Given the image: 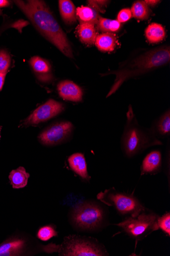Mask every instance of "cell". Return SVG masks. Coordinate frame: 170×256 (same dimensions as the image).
<instances>
[{
  "label": "cell",
  "instance_id": "cell-1",
  "mask_svg": "<svg viewBox=\"0 0 170 256\" xmlns=\"http://www.w3.org/2000/svg\"><path fill=\"white\" fill-rule=\"evenodd\" d=\"M14 2L45 38L56 46L67 57L74 58L66 34L44 2L29 0Z\"/></svg>",
  "mask_w": 170,
  "mask_h": 256
},
{
  "label": "cell",
  "instance_id": "cell-2",
  "mask_svg": "<svg viewBox=\"0 0 170 256\" xmlns=\"http://www.w3.org/2000/svg\"><path fill=\"white\" fill-rule=\"evenodd\" d=\"M170 50L169 46H162L146 52L129 62L120 66L117 70L109 72L102 76L114 74V84L107 98L111 96L130 78L147 74L170 62Z\"/></svg>",
  "mask_w": 170,
  "mask_h": 256
},
{
  "label": "cell",
  "instance_id": "cell-3",
  "mask_svg": "<svg viewBox=\"0 0 170 256\" xmlns=\"http://www.w3.org/2000/svg\"><path fill=\"white\" fill-rule=\"evenodd\" d=\"M127 117L121 141V149L127 157L131 158L149 148L163 145L152 128H143L138 124L131 106Z\"/></svg>",
  "mask_w": 170,
  "mask_h": 256
},
{
  "label": "cell",
  "instance_id": "cell-4",
  "mask_svg": "<svg viewBox=\"0 0 170 256\" xmlns=\"http://www.w3.org/2000/svg\"><path fill=\"white\" fill-rule=\"evenodd\" d=\"M47 252H58L65 256H107L105 246L95 238L70 236L64 238L61 245L50 244L43 246Z\"/></svg>",
  "mask_w": 170,
  "mask_h": 256
},
{
  "label": "cell",
  "instance_id": "cell-5",
  "mask_svg": "<svg viewBox=\"0 0 170 256\" xmlns=\"http://www.w3.org/2000/svg\"><path fill=\"white\" fill-rule=\"evenodd\" d=\"M70 220L77 228L86 231L101 230L108 222L106 208L94 202H83L75 206L72 209Z\"/></svg>",
  "mask_w": 170,
  "mask_h": 256
},
{
  "label": "cell",
  "instance_id": "cell-6",
  "mask_svg": "<svg viewBox=\"0 0 170 256\" xmlns=\"http://www.w3.org/2000/svg\"><path fill=\"white\" fill-rule=\"evenodd\" d=\"M97 198L102 203L113 206L122 216L136 218L147 210V208L133 194L120 192L114 188L99 193Z\"/></svg>",
  "mask_w": 170,
  "mask_h": 256
},
{
  "label": "cell",
  "instance_id": "cell-7",
  "mask_svg": "<svg viewBox=\"0 0 170 256\" xmlns=\"http://www.w3.org/2000/svg\"><path fill=\"white\" fill-rule=\"evenodd\" d=\"M159 216L146 210L136 218L128 217L125 220L115 226H118L128 236L137 241H140L153 232L158 230V220Z\"/></svg>",
  "mask_w": 170,
  "mask_h": 256
},
{
  "label": "cell",
  "instance_id": "cell-8",
  "mask_svg": "<svg viewBox=\"0 0 170 256\" xmlns=\"http://www.w3.org/2000/svg\"><path fill=\"white\" fill-rule=\"evenodd\" d=\"M74 129L69 122L56 123L47 128L38 136L40 142L45 146H56L66 140Z\"/></svg>",
  "mask_w": 170,
  "mask_h": 256
},
{
  "label": "cell",
  "instance_id": "cell-9",
  "mask_svg": "<svg viewBox=\"0 0 170 256\" xmlns=\"http://www.w3.org/2000/svg\"><path fill=\"white\" fill-rule=\"evenodd\" d=\"M64 109L62 104L54 100H47L45 103L37 108L24 121L23 125H36L46 122L56 117Z\"/></svg>",
  "mask_w": 170,
  "mask_h": 256
},
{
  "label": "cell",
  "instance_id": "cell-10",
  "mask_svg": "<svg viewBox=\"0 0 170 256\" xmlns=\"http://www.w3.org/2000/svg\"><path fill=\"white\" fill-rule=\"evenodd\" d=\"M29 64L39 81L43 83H49L54 80L52 66L47 60L35 56L31 58Z\"/></svg>",
  "mask_w": 170,
  "mask_h": 256
},
{
  "label": "cell",
  "instance_id": "cell-11",
  "mask_svg": "<svg viewBox=\"0 0 170 256\" xmlns=\"http://www.w3.org/2000/svg\"><path fill=\"white\" fill-rule=\"evenodd\" d=\"M59 94L65 100L80 102L83 98V91L77 84L70 80H63L57 86Z\"/></svg>",
  "mask_w": 170,
  "mask_h": 256
},
{
  "label": "cell",
  "instance_id": "cell-12",
  "mask_svg": "<svg viewBox=\"0 0 170 256\" xmlns=\"http://www.w3.org/2000/svg\"><path fill=\"white\" fill-rule=\"evenodd\" d=\"M26 242L18 237H12L0 244V256H20L25 252Z\"/></svg>",
  "mask_w": 170,
  "mask_h": 256
},
{
  "label": "cell",
  "instance_id": "cell-13",
  "mask_svg": "<svg viewBox=\"0 0 170 256\" xmlns=\"http://www.w3.org/2000/svg\"><path fill=\"white\" fill-rule=\"evenodd\" d=\"M162 154L159 150H154L144 158L141 166L142 174H155L159 172L162 167Z\"/></svg>",
  "mask_w": 170,
  "mask_h": 256
},
{
  "label": "cell",
  "instance_id": "cell-14",
  "mask_svg": "<svg viewBox=\"0 0 170 256\" xmlns=\"http://www.w3.org/2000/svg\"><path fill=\"white\" fill-rule=\"evenodd\" d=\"M69 166L72 171L82 178L87 180H90L88 175L87 166L85 156L81 153H76L70 156L68 158Z\"/></svg>",
  "mask_w": 170,
  "mask_h": 256
},
{
  "label": "cell",
  "instance_id": "cell-15",
  "mask_svg": "<svg viewBox=\"0 0 170 256\" xmlns=\"http://www.w3.org/2000/svg\"><path fill=\"white\" fill-rule=\"evenodd\" d=\"M59 7L61 17L66 24L71 25L76 22V9L71 1L60 0Z\"/></svg>",
  "mask_w": 170,
  "mask_h": 256
},
{
  "label": "cell",
  "instance_id": "cell-16",
  "mask_svg": "<svg viewBox=\"0 0 170 256\" xmlns=\"http://www.w3.org/2000/svg\"><path fill=\"white\" fill-rule=\"evenodd\" d=\"M117 42L116 35L107 32L97 36L95 43L96 48L99 50L103 52H111L115 49Z\"/></svg>",
  "mask_w": 170,
  "mask_h": 256
},
{
  "label": "cell",
  "instance_id": "cell-17",
  "mask_svg": "<svg viewBox=\"0 0 170 256\" xmlns=\"http://www.w3.org/2000/svg\"><path fill=\"white\" fill-rule=\"evenodd\" d=\"M77 18L81 23H89L95 25L98 24L101 16L99 12L89 6H82L76 10Z\"/></svg>",
  "mask_w": 170,
  "mask_h": 256
},
{
  "label": "cell",
  "instance_id": "cell-18",
  "mask_svg": "<svg viewBox=\"0 0 170 256\" xmlns=\"http://www.w3.org/2000/svg\"><path fill=\"white\" fill-rule=\"evenodd\" d=\"M30 174L22 167L13 170L10 173L9 178L14 189H20L26 187Z\"/></svg>",
  "mask_w": 170,
  "mask_h": 256
},
{
  "label": "cell",
  "instance_id": "cell-19",
  "mask_svg": "<svg viewBox=\"0 0 170 256\" xmlns=\"http://www.w3.org/2000/svg\"><path fill=\"white\" fill-rule=\"evenodd\" d=\"M77 32L80 40L88 45L93 44L98 36L94 25L89 23H81L77 28Z\"/></svg>",
  "mask_w": 170,
  "mask_h": 256
},
{
  "label": "cell",
  "instance_id": "cell-20",
  "mask_svg": "<svg viewBox=\"0 0 170 256\" xmlns=\"http://www.w3.org/2000/svg\"><path fill=\"white\" fill-rule=\"evenodd\" d=\"M145 36L151 43H158L163 40L166 36L164 27L158 23H152L145 30Z\"/></svg>",
  "mask_w": 170,
  "mask_h": 256
},
{
  "label": "cell",
  "instance_id": "cell-21",
  "mask_svg": "<svg viewBox=\"0 0 170 256\" xmlns=\"http://www.w3.org/2000/svg\"><path fill=\"white\" fill-rule=\"evenodd\" d=\"M157 136H167L170 134V112L169 110L164 113L152 128Z\"/></svg>",
  "mask_w": 170,
  "mask_h": 256
},
{
  "label": "cell",
  "instance_id": "cell-22",
  "mask_svg": "<svg viewBox=\"0 0 170 256\" xmlns=\"http://www.w3.org/2000/svg\"><path fill=\"white\" fill-rule=\"evenodd\" d=\"M132 16L141 20H147L150 15V10L149 6L143 1L135 2L131 10Z\"/></svg>",
  "mask_w": 170,
  "mask_h": 256
},
{
  "label": "cell",
  "instance_id": "cell-23",
  "mask_svg": "<svg viewBox=\"0 0 170 256\" xmlns=\"http://www.w3.org/2000/svg\"><path fill=\"white\" fill-rule=\"evenodd\" d=\"M99 30L105 33H111L118 31L121 24L117 20H112L100 17L98 24Z\"/></svg>",
  "mask_w": 170,
  "mask_h": 256
},
{
  "label": "cell",
  "instance_id": "cell-24",
  "mask_svg": "<svg viewBox=\"0 0 170 256\" xmlns=\"http://www.w3.org/2000/svg\"><path fill=\"white\" fill-rule=\"evenodd\" d=\"M58 232L54 226H46L41 228L38 232V238L42 241H47L54 237L58 236Z\"/></svg>",
  "mask_w": 170,
  "mask_h": 256
},
{
  "label": "cell",
  "instance_id": "cell-25",
  "mask_svg": "<svg viewBox=\"0 0 170 256\" xmlns=\"http://www.w3.org/2000/svg\"><path fill=\"white\" fill-rule=\"evenodd\" d=\"M158 225L167 236H170V213L166 212L162 216H159L158 220Z\"/></svg>",
  "mask_w": 170,
  "mask_h": 256
},
{
  "label": "cell",
  "instance_id": "cell-26",
  "mask_svg": "<svg viewBox=\"0 0 170 256\" xmlns=\"http://www.w3.org/2000/svg\"><path fill=\"white\" fill-rule=\"evenodd\" d=\"M11 57L5 50H0V73H7L11 64Z\"/></svg>",
  "mask_w": 170,
  "mask_h": 256
},
{
  "label": "cell",
  "instance_id": "cell-27",
  "mask_svg": "<svg viewBox=\"0 0 170 256\" xmlns=\"http://www.w3.org/2000/svg\"><path fill=\"white\" fill-rule=\"evenodd\" d=\"M88 6L99 12H103L104 8L107 6L108 1H88Z\"/></svg>",
  "mask_w": 170,
  "mask_h": 256
},
{
  "label": "cell",
  "instance_id": "cell-28",
  "mask_svg": "<svg viewBox=\"0 0 170 256\" xmlns=\"http://www.w3.org/2000/svg\"><path fill=\"white\" fill-rule=\"evenodd\" d=\"M132 16L131 10L125 8L121 10L117 16V20L119 22H125L130 20Z\"/></svg>",
  "mask_w": 170,
  "mask_h": 256
},
{
  "label": "cell",
  "instance_id": "cell-29",
  "mask_svg": "<svg viewBox=\"0 0 170 256\" xmlns=\"http://www.w3.org/2000/svg\"><path fill=\"white\" fill-rule=\"evenodd\" d=\"M7 73H0V91L3 87Z\"/></svg>",
  "mask_w": 170,
  "mask_h": 256
},
{
  "label": "cell",
  "instance_id": "cell-30",
  "mask_svg": "<svg viewBox=\"0 0 170 256\" xmlns=\"http://www.w3.org/2000/svg\"><path fill=\"white\" fill-rule=\"evenodd\" d=\"M10 6V2L7 0H0V8H7Z\"/></svg>",
  "mask_w": 170,
  "mask_h": 256
},
{
  "label": "cell",
  "instance_id": "cell-31",
  "mask_svg": "<svg viewBox=\"0 0 170 256\" xmlns=\"http://www.w3.org/2000/svg\"><path fill=\"white\" fill-rule=\"evenodd\" d=\"M145 3L148 6H154L159 3V1L157 0H148V1H144Z\"/></svg>",
  "mask_w": 170,
  "mask_h": 256
},
{
  "label": "cell",
  "instance_id": "cell-32",
  "mask_svg": "<svg viewBox=\"0 0 170 256\" xmlns=\"http://www.w3.org/2000/svg\"><path fill=\"white\" fill-rule=\"evenodd\" d=\"M2 130V126H0V138H1V131Z\"/></svg>",
  "mask_w": 170,
  "mask_h": 256
},
{
  "label": "cell",
  "instance_id": "cell-33",
  "mask_svg": "<svg viewBox=\"0 0 170 256\" xmlns=\"http://www.w3.org/2000/svg\"><path fill=\"white\" fill-rule=\"evenodd\" d=\"M1 10H0V14H1Z\"/></svg>",
  "mask_w": 170,
  "mask_h": 256
}]
</instances>
